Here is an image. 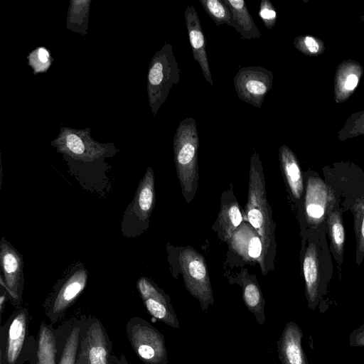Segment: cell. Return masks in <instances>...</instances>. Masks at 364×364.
<instances>
[{
  "label": "cell",
  "instance_id": "6da1fadb",
  "mask_svg": "<svg viewBox=\"0 0 364 364\" xmlns=\"http://www.w3.org/2000/svg\"><path fill=\"white\" fill-rule=\"evenodd\" d=\"M258 233L264 246L262 273L265 275L272 269L275 255V225L272 220L265 188V178L257 152L250 158L247 200L245 218Z\"/></svg>",
  "mask_w": 364,
  "mask_h": 364
},
{
  "label": "cell",
  "instance_id": "7a4b0ae2",
  "mask_svg": "<svg viewBox=\"0 0 364 364\" xmlns=\"http://www.w3.org/2000/svg\"><path fill=\"white\" fill-rule=\"evenodd\" d=\"M199 137L196 119L187 117L176 129L173 138L174 162L183 196L187 203L193 199L198 182Z\"/></svg>",
  "mask_w": 364,
  "mask_h": 364
},
{
  "label": "cell",
  "instance_id": "3957f363",
  "mask_svg": "<svg viewBox=\"0 0 364 364\" xmlns=\"http://www.w3.org/2000/svg\"><path fill=\"white\" fill-rule=\"evenodd\" d=\"M178 262L186 289L198 300L206 314L214 299L204 257L192 247H186L181 249Z\"/></svg>",
  "mask_w": 364,
  "mask_h": 364
},
{
  "label": "cell",
  "instance_id": "277c9868",
  "mask_svg": "<svg viewBox=\"0 0 364 364\" xmlns=\"http://www.w3.org/2000/svg\"><path fill=\"white\" fill-rule=\"evenodd\" d=\"M156 57L149 70V82L153 88V104L159 107L171 87L180 81V68L169 43L164 46Z\"/></svg>",
  "mask_w": 364,
  "mask_h": 364
},
{
  "label": "cell",
  "instance_id": "5b68a950",
  "mask_svg": "<svg viewBox=\"0 0 364 364\" xmlns=\"http://www.w3.org/2000/svg\"><path fill=\"white\" fill-rule=\"evenodd\" d=\"M272 72L261 66L241 68L234 77L238 97L257 108L261 107L272 89Z\"/></svg>",
  "mask_w": 364,
  "mask_h": 364
},
{
  "label": "cell",
  "instance_id": "8992f818",
  "mask_svg": "<svg viewBox=\"0 0 364 364\" xmlns=\"http://www.w3.org/2000/svg\"><path fill=\"white\" fill-rule=\"evenodd\" d=\"M136 352L147 364H167L164 338L157 329L145 321L139 320L129 330Z\"/></svg>",
  "mask_w": 364,
  "mask_h": 364
},
{
  "label": "cell",
  "instance_id": "52a82bcc",
  "mask_svg": "<svg viewBox=\"0 0 364 364\" xmlns=\"http://www.w3.org/2000/svg\"><path fill=\"white\" fill-rule=\"evenodd\" d=\"M137 285L149 313L172 328H179V321L169 297L145 278H141Z\"/></svg>",
  "mask_w": 364,
  "mask_h": 364
},
{
  "label": "cell",
  "instance_id": "ba28073f",
  "mask_svg": "<svg viewBox=\"0 0 364 364\" xmlns=\"http://www.w3.org/2000/svg\"><path fill=\"white\" fill-rule=\"evenodd\" d=\"M230 248L247 262L263 267L264 246L261 237L251 225L243 221L228 242Z\"/></svg>",
  "mask_w": 364,
  "mask_h": 364
},
{
  "label": "cell",
  "instance_id": "9c48e42d",
  "mask_svg": "<svg viewBox=\"0 0 364 364\" xmlns=\"http://www.w3.org/2000/svg\"><path fill=\"white\" fill-rule=\"evenodd\" d=\"M184 15L194 60L200 65L205 80L212 86L213 81L206 53V43L198 13L193 6L188 5Z\"/></svg>",
  "mask_w": 364,
  "mask_h": 364
},
{
  "label": "cell",
  "instance_id": "30bf717a",
  "mask_svg": "<svg viewBox=\"0 0 364 364\" xmlns=\"http://www.w3.org/2000/svg\"><path fill=\"white\" fill-rule=\"evenodd\" d=\"M303 332L294 322L287 323L277 342V350L282 364H309L303 350Z\"/></svg>",
  "mask_w": 364,
  "mask_h": 364
},
{
  "label": "cell",
  "instance_id": "8fae6325",
  "mask_svg": "<svg viewBox=\"0 0 364 364\" xmlns=\"http://www.w3.org/2000/svg\"><path fill=\"white\" fill-rule=\"evenodd\" d=\"M107 346L103 331L98 323L86 331L81 343V351L77 364H108Z\"/></svg>",
  "mask_w": 364,
  "mask_h": 364
},
{
  "label": "cell",
  "instance_id": "7c38bea8",
  "mask_svg": "<svg viewBox=\"0 0 364 364\" xmlns=\"http://www.w3.org/2000/svg\"><path fill=\"white\" fill-rule=\"evenodd\" d=\"M243 220L242 213L232 190L224 191L217 219L220 238L228 242Z\"/></svg>",
  "mask_w": 364,
  "mask_h": 364
},
{
  "label": "cell",
  "instance_id": "4fadbf2b",
  "mask_svg": "<svg viewBox=\"0 0 364 364\" xmlns=\"http://www.w3.org/2000/svg\"><path fill=\"white\" fill-rule=\"evenodd\" d=\"M154 176L151 168H149L144 176L134 200V205L131 208V218L137 220L136 225H147L149 216L154 205Z\"/></svg>",
  "mask_w": 364,
  "mask_h": 364
},
{
  "label": "cell",
  "instance_id": "5bb4252c",
  "mask_svg": "<svg viewBox=\"0 0 364 364\" xmlns=\"http://www.w3.org/2000/svg\"><path fill=\"white\" fill-rule=\"evenodd\" d=\"M240 277L245 306L255 315L257 323L264 325L265 301L258 282L254 276L248 274L246 269H241Z\"/></svg>",
  "mask_w": 364,
  "mask_h": 364
},
{
  "label": "cell",
  "instance_id": "9a60e30c",
  "mask_svg": "<svg viewBox=\"0 0 364 364\" xmlns=\"http://www.w3.org/2000/svg\"><path fill=\"white\" fill-rule=\"evenodd\" d=\"M279 156L284 176L294 198H300L303 193V180L298 163L293 154L286 146L279 150Z\"/></svg>",
  "mask_w": 364,
  "mask_h": 364
},
{
  "label": "cell",
  "instance_id": "2e32d148",
  "mask_svg": "<svg viewBox=\"0 0 364 364\" xmlns=\"http://www.w3.org/2000/svg\"><path fill=\"white\" fill-rule=\"evenodd\" d=\"M303 270L308 306L310 309H314L319 299L318 265L314 247L310 246L306 250L303 263Z\"/></svg>",
  "mask_w": 364,
  "mask_h": 364
},
{
  "label": "cell",
  "instance_id": "e0dca14e",
  "mask_svg": "<svg viewBox=\"0 0 364 364\" xmlns=\"http://www.w3.org/2000/svg\"><path fill=\"white\" fill-rule=\"evenodd\" d=\"M230 9L233 20L241 30V36L246 40L259 38L260 32L250 14L244 0H222Z\"/></svg>",
  "mask_w": 364,
  "mask_h": 364
},
{
  "label": "cell",
  "instance_id": "ac0fdd59",
  "mask_svg": "<svg viewBox=\"0 0 364 364\" xmlns=\"http://www.w3.org/2000/svg\"><path fill=\"white\" fill-rule=\"evenodd\" d=\"M86 281L85 271L75 272L60 289L53 305L55 313L63 311L83 289Z\"/></svg>",
  "mask_w": 364,
  "mask_h": 364
},
{
  "label": "cell",
  "instance_id": "d6986e66",
  "mask_svg": "<svg viewBox=\"0 0 364 364\" xmlns=\"http://www.w3.org/2000/svg\"><path fill=\"white\" fill-rule=\"evenodd\" d=\"M1 259L5 277V284L11 294L15 296L21 269L20 259L12 249L4 247L2 245Z\"/></svg>",
  "mask_w": 364,
  "mask_h": 364
},
{
  "label": "cell",
  "instance_id": "ffe728a7",
  "mask_svg": "<svg viewBox=\"0 0 364 364\" xmlns=\"http://www.w3.org/2000/svg\"><path fill=\"white\" fill-rule=\"evenodd\" d=\"M26 331V316L18 314L12 321L9 328L7 358L12 364L18 358L24 341Z\"/></svg>",
  "mask_w": 364,
  "mask_h": 364
},
{
  "label": "cell",
  "instance_id": "44dd1931",
  "mask_svg": "<svg viewBox=\"0 0 364 364\" xmlns=\"http://www.w3.org/2000/svg\"><path fill=\"white\" fill-rule=\"evenodd\" d=\"M203 8L217 26L226 23L241 34L239 26L233 20L228 6L220 0H199Z\"/></svg>",
  "mask_w": 364,
  "mask_h": 364
},
{
  "label": "cell",
  "instance_id": "7402d4cb",
  "mask_svg": "<svg viewBox=\"0 0 364 364\" xmlns=\"http://www.w3.org/2000/svg\"><path fill=\"white\" fill-rule=\"evenodd\" d=\"M55 343L53 333L50 330L42 326L38 342L39 364H55Z\"/></svg>",
  "mask_w": 364,
  "mask_h": 364
},
{
  "label": "cell",
  "instance_id": "603a6c76",
  "mask_svg": "<svg viewBox=\"0 0 364 364\" xmlns=\"http://www.w3.org/2000/svg\"><path fill=\"white\" fill-rule=\"evenodd\" d=\"M79 331L80 330L75 328L68 337L59 364H75L79 342Z\"/></svg>",
  "mask_w": 364,
  "mask_h": 364
},
{
  "label": "cell",
  "instance_id": "cb8c5ba5",
  "mask_svg": "<svg viewBox=\"0 0 364 364\" xmlns=\"http://www.w3.org/2000/svg\"><path fill=\"white\" fill-rule=\"evenodd\" d=\"M259 15L267 29H272L274 26L277 15L270 1L262 0L260 2Z\"/></svg>",
  "mask_w": 364,
  "mask_h": 364
},
{
  "label": "cell",
  "instance_id": "d4e9b609",
  "mask_svg": "<svg viewBox=\"0 0 364 364\" xmlns=\"http://www.w3.org/2000/svg\"><path fill=\"white\" fill-rule=\"evenodd\" d=\"M331 235L336 246L341 249L344 242V231L340 220L334 218L331 224Z\"/></svg>",
  "mask_w": 364,
  "mask_h": 364
},
{
  "label": "cell",
  "instance_id": "484cf974",
  "mask_svg": "<svg viewBox=\"0 0 364 364\" xmlns=\"http://www.w3.org/2000/svg\"><path fill=\"white\" fill-rule=\"evenodd\" d=\"M349 343L351 347H364V321L350 333Z\"/></svg>",
  "mask_w": 364,
  "mask_h": 364
},
{
  "label": "cell",
  "instance_id": "4316f807",
  "mask_svg": "<svg viewBox=\"0 0 364 364\" xmlns=\"http://www.w3.org/2000/svg\"><path fill=\"white\" fill-rule=\"evenodd\" d=\"M67 145L71 151L77 154H82L85 150L82 140L74 134H70L67 136Z\"/></svg>",
  "mask_w": 364,
  "mask_h": 364
},
{
  "label": "cell",
  "instance_id": "83f0119b",
  "mask_svg": "<svg viewBox=\"0 0 364 364\" xmlns=\"http://www.w3.org/2000/svg\"><path fill=\"white\" fill-rule=\"evenodd\" d=\"M304 44L306 47V48L311 52V53H316L318 50V45L316 43V41L310 36H306L304 38Z\"/></svg>",
  "mask_w": 364,
  "mask_h": 364
},
{
  "label": "cell",
  "instance_id": "f1b7e54d",
  "mask_svg": "<svg viewBox=\"0 0 364 364\" xmlns=\"http://www.w3.org/2000/svg\"><path fill=\"white\" fill-rule=\"evenodd\" d=\"M358 81V77L355 75L351 74L348 76L345 86L348 90H353L357 85Z\"/></svg>",
  "mask_w": 364,
  "mask_h": 364
},
{
  "label": "cell",
  "instance_id": "f546056e",
  "mask_svg": "<svg viewBox=\"0 0 364 364\" xmlns=\"http://www.w3.org/2000/svg\"><path fill=\"white\" fill-rule=\"evenodd\" d=\"M38 56L41 62L46 63L48 59L49 54L45 48H41L38 50Z\"/></svg>",
  "mask_w": 364,
  "mask_h": 364
},
{
  "label": "cell",
  "instance_id": "4dcf8cb0",
  "mask_svg": "<svg viewBox=\"0 0 364 364\" xmlns=\"http://www.w3.org/2000/svg\"><path fill=\"white\" fill-rule=\"evenodd\" d=\"M362 235H363V237H364V218H363V225H362Z\"/></svg>",
  "mask_w": 364,
  "mask_h": 364
}]
</instances>
